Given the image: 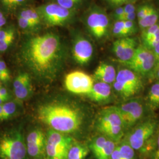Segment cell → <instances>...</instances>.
Wrapping results in <instances>:
<instances>
[{"label": "cell", "instance_id": "8", "mask_svg": "<svg viewBox=\"0 0 159 159\" xmlns=\"http://www.w3.org/2000/svg\"><path fill=\"white\" fill-rule=\"evenodd\" d=\"M41 21L48 27L64 25L73 18L72 10L65 8L57 3H50L36 8Z\"/></svg>", "mask_w": 159, "mask_h": 159}, {"label": "cell", "instance_id": "42", "mask_svg": "<svg viewBox=\"0 0 159 159\" xmlns=\"http://www.w3.org/2000/svg\"><path fill=\"white\" fill-rule=\"evenodd\" d=\"M110 4L113 6H119L125 4L129 0H106Z\"/></svg>", "mask_w": 159, "mask_h": 159}, {"label": "cell", "instance_id": "22", "mask_svg": "<svg viewBox=\"0 0 159 159\" xmlns=\"http://www.w3.org/2000/svg\"><path fill=\"white\" fill-rule=\"evenodd\" d=\"M159 18V15L157 11L153 8L148 14L142 19L138 20L139 25L143 30L148 29V27L155 25Z\"/></svg>", "mask_w": 159, "mask_h": 159}, {"label": "cell", "instance_id": "24", "mask_svg": "<svg viewBox=\"0 0 159 159\" xmlns=\"http://www.w3.org/2000/svg\"><path fill=\"white\" fill-rule=\"evenodd\" d=\"M107 139L108 138L102 135L94 138L90 142L89 148H90V150L94 154L95 157H96L98 154L100 153Z\"/></svg>", "mask_w": 159, "mask_h": 159}, {"label": "cell", "instance_id": "50", "mask_svg": "<svg viewBox=\"0 0 159 159\" xmlns=\"http://www.w3.org/2000/svg\"><path fill=\"white\" fill-rule=\"evenodd\" d=\"M1 81H0V87H1Z\"/></svg>", "mask_w": 159, "mask_h": 159}, {"label": "cell", "instance_id": "5", "mask_svg": "<svg viewBox=\"0 0 159 159\" xmlns=\"http://www.w3.org/2000/svg\"><path fill=\"white\" fill-rule=\"evenodd\" d=\"M117 107L123 120L125 133L147 117L148 107L144 100L140 98L133 97L125 100Z\"/></svg>", "mask_w": 159, "mask_h": 159}, {"label": "cell", "instance_id": "35", "mask_svg": "<svg viewBox=\"0 0 159 159\" xmlns=\"http://www.w3.org/2000/svg\"><path fill=\"white\" fill-rule=\"evenodd\" d=\"M15 39V35L11 36L4 40H0V51L4 52L6 51L9 47L11 45Z\"/></svg>", "mask_w": 159, "mask_h": 159}, {"label": "cell", "instance_id": "10", "mask_svg": "<svg viewBox=\"0 0 159 159\" xmlns=\"http://www.w3.org/2000/svg\"><path fill=\"white\" fill-rule=\"evenodd\" d=\"M91 75L81 71H74L68 73L65 78L67 90L77 94H88L94 85Z\"/></svg>", "mask_w": 159, "mask_h": 159}, {"label": "cell", "instance_id": "47", "mask_svg": "<svg viewBox=\"0 0 159 159\" xmlns=\"http://www.w3.org/2000/svg\"><path fill=\"white\" fill-rule=\"evenodd\" d=\"M2 104L0 105V119H1V117L2 115Z\"/></svg>", "mask_w": 159, "mask_h": 159}, {"label": "cell", "instance_id": "49", "mask_svg": "<svg viewBox=\"0 0 159 159\" xmlns=\"http://www.w3.org/2000/svg\"><path fill=\"white\" fill-rule=\"evenodd\" d=\"M156 75H157V77L159 79V68L157 69V72H156Z\"/></svg>", "mask_w": 159, "mask_h": 159}, {"label": "cell", "instance_id": "31", "mask_svg": "<svg viewBox=\"0 0 159 159\" xmlns=\"http://www.w3.org/2000/svg\"><path fill=\"white\" fill-rule=\"evenodd\" d=\"M146 159H159V127L156 134L153 148Z\"/></svg>", "mask_w": 159, "mask_h": 159}, {"label": "cell", "instance_id": "51", "mask_svg": "<svg viewBox=\"0 0 159 159\" xmlns=\"http://www.w3.org/2000/svg\"><path fill=\"white\" fill-rule=\"evenodd\" d=\"M1 29H2V27H0V30H1Z\"/></svg>", "mask_w": 159, "mask_h": 159}, {"label": "cell", "instance_id": "36", "mask_svg": "<svg viewBox=\"0 0 159 159\" xmlns=\"http://www.w3.org/2000/svg\"><path fill=\"white\" fill-rule=\"evenodd\" d=\"M153 8L148 6H143L139 8L137 13V17L138 20L142 19L145 17L149 12Z\"/></svg>", "mask_w": 159, "mask_h": 159}, {"label": "cell", "instance_id": "13", "mask_svg": "<svg viewBox=\"0 0 159 159\" xmlns=\"http://www.w3.org/2000/svg\"><path fill=\"white\" fill-rule=\"evenodd\" d=\"M136 48V40L128 37L116 40L113 46V50L116 56L123 63H126L130 60Z\"/></svg>", "mask_w": 159, "mask_h": 159}, {"label": "cell", "instance_id": "19", "mask_svg": "<svg viewBox=\"0 0 159 159\" xmlns=\"http://www.w3.org/2000/svg\"><path fill=\"white\" fill-rule=\"evenodd\" d=\"M110 159H139V157L136 152L122 139L117 143V148L114 150Z\"/></svg>", "mask_w": 159, "mask_h": 159}, {"label": "cell", "instance_id": "34", "mask_svg": "<svg viewBox=\"0 0 159 159\" xmlns=\"http://www.w3.org/2000/svg\"><path fill=\"white\" fill-rule=\"evenodd\" d=\"M14 35H15V29L12 27L0 30V40H4Z\"/></svg>", "mask_w": 159, "mask_h": 159}, {"label": "cell", "instance_id": "45", "mask_svg": "<svg viewBox=\"0 0 159 159\" xmlns=\"http://www.w3.org/2000/svg\"><path fill=\"white\" fill-rule=\"evenodd\" d=\"M0 96L4 97L9 98V94L7 90L4 87H0Z\"/></svg>", "mask_w": 159, "mask_h": 159}, {"label": "cell", "instance_id": "14", "mask_svg": "<svg viewBox=\"0 0 159 159\" xmlns=\"http://www.w3.org/2000/svg\"><path fill=\"white\" fill-rule=\"evenodd\" d=\"M108 24V17L101 12H92L87 18L88 28L97 39H102L106 34Z\"/></svg>", "mask_w": 159, "mask_h": 159}, {"label": "cell", "instance_id": "4", "mask_svg": "<svg viewBox=\"0 0 159 159\" xmlns=\"http://www.w3.org/2000/svg\"><path fill=\"white\" fill-rule=\"evenodd\" d=\"M26 144L22 133L16 129L0 135V159H25Z\"/></svg>", "mask_w": 159, "mask_h": 159}, {"label": "cell", "instance_id": "48", "mask_svg": "<svg viewBox=\"0 0 159 159\" xmlns=\"http://www.w3.org/2000/svg\"><path fill=\"white\" fill-rule=\"evenodd\" d=\"M4 14H2V12H0V20L1 19H2V18H4Z\"/></svg>", "mask_w": 159, "mask_h": 159}, {"label": "cell", "instance_id": "33", "mask_svg": "<svg viewBox=\"0 0 159 159\" xmlns=\"http://www.w3.org/2000/svg\"><path fill=\"white\" fill-rule=\"evenodd\" d=\"M18 25L23 30H32L37 27L34 24L30 22L28 20L21 17H18Z\"/></svg>", "mask_w": 159, "mask_h": 159}, {"label": "cell", "instance_id": "23", "mask_svg": "<svg viewBox=\"0 0 159 159\" xmlns=\"http://www.w3.org/2000/svg\"><path fill=\"white\" fill-rule=\"evenodd\" d=\"M19 17L28 20L36 26H38L41 23L38 12L37 11L36 9L34 8H28L21 11L20 12Z\"/></svg>", "mask_w": 159, "mask_h": 159}, {"label": "cell", "instance_id": "29", "mask_svg": "<svg viewBox=\"0 0 159 159\" xmlns=\"http://www.w3.org/2000/svg\"><path fill=\"white\" fill-rule=\"evenodd\" d=\"M83 0H56L57 4L70 10H73L79 5Z\"/></svg>", "mask_w": 159, "mask_h": 159}, {"label": "cell", "instance_id": "11", "mask_svg": "<svg viewBox=\"0 0 159 159\" xmlns=\"http://www.w3.org/2000/svg\"><path fill=\"white\" fill-rule=\"evenodd\" d=\"M46 136L44 132L36 129L30 133L27 137V152L30 157L34 159H45Z\"/></svg>", "mask_w": 159, "mask_h": 159}, {"label": "cell", "instance_id": "9", "mask_svg": "<svg viewBox=\"0 0 159 159\" xmlns=\"http://www.w3.org/2000/svg\"><path fill=\"white\" fill-rule=\"evenodd\" d=\"M156 62L153 50L140 46L137 47L130 60L124 64L137 74L146 75L153 70Z\"/></svg>", "mask_w": 159, "mask_h": 159}, {"label": "cell", "instance_id": "25", "mask_svg": "<svg viewBox=\"0 0 159 159\" xmlns=\"http://www.w3.org/2000/svg\"><path fill=\"white\" fill-rule=\"evenodd\" d=\"M117 144L113 140L108 139L102 150L97 156L96 159H110L114 150L117 146Z\"/></svg>", "mask_w": 159, "mask_h": 159}, {"label": "cell", "instance_id": "17", "mask_svg": "<svg viewBox=\"0 0 159 159\" xmlns=\"http://www.w3.org/2000/svg\"><path fill=\"white\" fill-rule=\"evenodd\" d=\"M116 75V69L113 66L107 63H101L95 70L93 77L100 82L110 85L115 81Z\"/></svg>", "mask_w": 159, "mask_h": 159}, {"label": "cell", "instance_id": "26", "mask_svg": "<svg viewBox=\"0 0 159 159\" xmlns=\"http://www.w3.org/2000/svg\"><path fill=\"white\" fill-rule=\"evenodd\" d=\"M17 110V104L14 102H7L2 104V113L0 121H3L11 117Z\"/></svg>", "mask_w": 159, "mask_h": 159}, {"label": "cell", "instance_id": "21", "mask_svg": "<svg viewBox=\"0 0 159 159\" xmlns=\"http://www.w3.org/2000/svg\"><path fill=\"white\" fill-rule=\"evenodd\" d=\"M90 151V148L87 145L73 142L68 150L67 159H85Z\"/></svg>", "mask_w": 159, "mask_h": 159}, {"label": "cell", "instance_id": "12", "mask_svg": "<svg viewBox=\"0 0 159 159\" xmlns=\"http://www.w3.org/2000/svg\"><path fill=\"white\" fill-rule=\"evenodd\" d=\"M96 126L98 130L102 133L108 128L116 126L124 127L117 106L107 107L102 110L98 115Z\"/></svg>", "mask_w": 159, "mask_h": 159}, {"label": "cell", "instance_id": "18", "mask_svg": "<svg viewBox=\"0 0 159 159\" xmlns=\"http://www.w3.org/2000/svg\"><path fill=\"white\" fill-rule=\"evenodd\" d=\"M111 94V87L110 84L97 82L94 84L91 91L87 94L91 100L96 102H102L107 100Z\"/></svg>", "mask_w": 159, "mask_h": 159}, {"label": "cell", "instance_id": "40", "mask_svg": "<svg viewBox=\"0 0 159 159\" xmlns=\"http://www.w3.org/2000/svg\"><path fill=\"white\" fill-rule=\"evenodd\" d=\"M136 16V14L135 12H133V13H130V14H125L121 21H134V20H135Z\"/></svg>", "mask_w": 159, "mask_h": 159}, {"label": "cell", "instance_id": "46", "mask_svg": "<svg viewBox=\"0 0 159 159\" xmlns=\"http://www.w3.org/2000/svg\"><path fill=\"white\" fill-rule=\"evenodd\" d=\"M8 100V98H6V97H4L0 96V105L1 104H2L4 103L7 102V100Z\"/></svg>", "mask_w": 159, "mask_h": 159}, {"label": "cell", "instance_id": "20", "mask_svg": "<svg viewBox=\"0 0 159 159\" xmlns=\"http://www.w3.org/2000/svg\"><path fill=\"white\" fill-rule=\"evenodd\" d=\"M144 102L149 110L155 111L159 109V81L150 87Z\"/></svg>", "mask_w": 159, "mask_h": 159}, {"label": "cell", "instance_id": "15", "mask_svg": "<svg viewBox=\"0 0 159 159\" xmlns=\"http://www.w3.org/2000/svg\"><path fill=\"white\" fill-rule=\"evenodd\" d=\"M93 54V47L89 40L80 37L75 41L73 54L75 61L80 65L89 63Z\"/></svg>", "mask_w": 159, "mask_h": 159}, {"label": "cell", "instance_id": "28", "mask_svg": "<svg viewBox=\"0 0 159 159\" xmlns=\"http://www.w3.org/2000/svg\"><path fill=\"white\" fill-rule=\"evenodd\" d=\"M113 33L116 36L120 37L121 38L129 36L124 27V21L119 20L114 23Z\"/></svg>", "mask_w": 159, "mask_h": 159}, {"label": "cell", "instance_id": "37", "mask_svg": "<svg viewBox=\"0 0 159 159\" xmlns=\"http://www.w3.org/2000/svg\"><path fill=\"white\" fill-rule=\"evenodd\" d=\"M124 27L126 32L129 35L133 34L135 31V27L134 21H124Z\"/></svg>", "mask_w": 159, "mask_h": 159}, {"label": "cell", "instance_id": "1", "mask_svg": "<svg viewBox=\"0 0 159 159\" xmlns=\"http://www.w3.org/2000/svg\"><path fill=\"white\" fill-rule=\"evenodd\" d=\"M20 57L34 75L51 79L57 74L64 63V46L60 35L56 33L30 35L23 41Z\"/></svg>", "mask_w": 159, "mask_h": 159}, {"label": "cell", "instance_id": "39", "mask_svg": "<svg viewBox=\"0 0 159 159\" xmlns=\"http://www.w3.org/2000/svg\"><path fill=\"white\" fill-rule=\"evenodd\" d=\"M124 11H125V14H128L134 12L136 10L135 6H134L133 4H128L125 5L124 7Z\"/></svg>", "mask_w": 159, "mask_h": 159}, {"label": "cell", "instance_id": "30", "mask_svg": "<svg viewBox=\"0 0 159 159\" xmlns=\"http://www.w3.org/2000/svg\"><path fill=\"white\" fill-rule=\"evenodd\" d=\"M159 29V24H156L155 25H152L148 29H144L142 34L143 44L150 40Z\"/></svg>", "mask_w": 159, "mask_h": 159}, {"label": "cell", "instance_id": "27", "mask_svg": "<svg viewBox=\"0 0 159 159\" xmlns=\"http://www.w3.org/2000/svg\"><path fill=\"white\" fill-rule=\"evenodd\" d=\"M2 7L8 11H13L21 6L25 0H0Z\"/></svg>", "mask_w": 159, "mask_h": 159}, {"label": "cell", "instance_id": "43", "mask_svg": "<svg viewBox=\"0 0 159 159\" xmlns=\"http://www.w3.org/2000/svg\"><path fill=\"white\" fill-rule=\"evenodd\" d=\"M153 51L155 58L156 59V61L157 62H159V43L155 46V47L153 49Z\"/></svg>", "mask_w": 159, "mask_h": 159}, {"label": "cell", "instance_id": "2", "mask_svg": "<svg viewBox=\"0 0 159 159\" xmlns=\"http://www.w3.org/2000/svg\"><path fill=\"white\" fill-rule=\"evenodd\" d=\"M37 116L52 130L62 133L77 130L83 122V116L79 110L63 104L43 105L38 109Z\"/></svg>", "mask_w": 159, "mask_h": 159}, {"label": "cell", "instance_id": "6", "mask_svg": "<svg viewBox=\"0 0 159 159\" xmlns=\"http://www.w3.org/2000/svg\"><path fill=\"white\" fill-rule=\"evenodd\" d=\"M113 85L116 91L125 100L136 97L143 87L140 75L129 68L120 70Z\"/></svg>", "mask_w": 159, "mask_h": 159}, {"label": "cell", "instance_id": "16", "mask_svg": "<svg viewBox=\"0 0 159 159\" xmlns=\"http://www.w3.org/2000/svg\"><path fill=\"white\" fill-rule=\"evenodd\" d=\"M14 93L18 100H23L30 96L32 90L31 81L29 74L23 73L19 74L13 83Z\"/></svg>", "mask_w": 159, "mask_h": 159}, {"label": "cell", "instance_id": "44", "mask_svg": "<svg viewBox=\"0 0 159 159\" xmlns=\"http://www.w3.org/2000/svg\"><path fill=\"white\" fill-rule=\"evenodd\" d=\"M10 79V75H8L0 71V81L2 82H7Z\"/></svg>", "mask_w": 159, "mask_h": 159}, {"label": "cell", "instance_id": "32", "mask_svg": "<svg viewBox=\"0 0 159 159\" xmlns=\"http://www.w3.org/2000/svg\"><path fill=\"white\" fill-rule=\"evenodd\" d=\"M159 43V29L157 30V31L156 32V33L154 34L153 36L146 42L145 43L143 44V46H144L148 49L153 50L155 46H156Z\"/></svg>", "mask_w": 159, "mask_h": 159}, {"label": "cell", "instance_id": "7", "mask_svg": "<svg viewBox=\"0 0 159 159\" xmlns=\"http://www.w3.org/2000/svg\"><path fill=\"white\" fill-rule=\"evenodd\" d=\"M73 142L70 137L50 130L46 136L45 159H67L68 150Z\"/></svg>", "mask_w": 159, "mask_h": 159}, {"label": "cell", "instance_id": "41", "mask_svg": "<svg viewBox=\"0 0 159 159\" xmlns=\"http://www.w3.org/2000/svg\"><path fill=\"white\" fill-rule=\"evenodd\" d=\"M0 71L8 75H10L9 70L7 67L6 63L2 60H0Z\"/></svg>", "mask_w": 159, "mask_h": 159}, {"label": "cell", "instance_id": "38", "mask_svg": "<svg viewBox=\"0 0 159 159\" xmlns=\"http://www.w3.org/2000/svg\"><path fill=\"white\" fill-rule=\"evenodd\" d=\"M125 15V11H124V8L122 7H117L114 12V17L117 19V21L119 20H121L122 18Z\"/></svg>", "mask_w": 159, "mask_h": 159}, {"label": "cell", "instance_id": "3", "mask_svg": "<svg viewBox=\"0 0 159 159\" xmlns=\"http://www.w3.org/2000/svg\"><path fill=\"white\" fill-rule=\"evenodd\" d=\"M159 127L158 120L147 117L127 131L123 139L136 152L139 157L145 147L154 139Z\"/></svg>", "mask_w": 159, "mask_h": 159}]
</instances>
